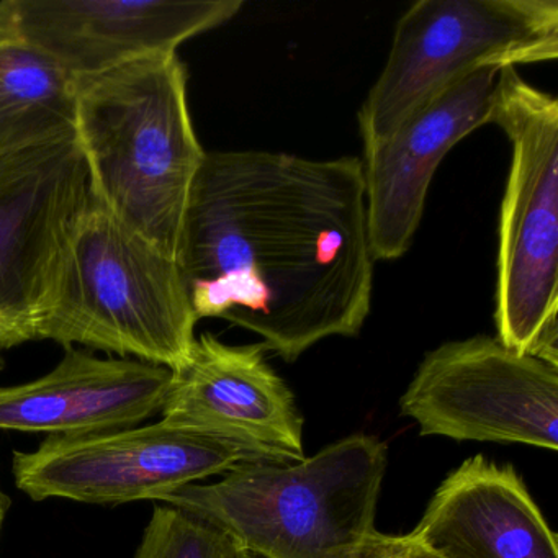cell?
Here are the masks:
<instances>
[{
    "label": "cell",
    "mask_w": 558,
    "mask_h": 558,
    "mask_svg": "<svg viewBox=\"0 0 558 558\" xmlns=\"http://www.w3.org/2000/svg\"><path fill=\"white\" fill-rule=\"evenodd\" d=\"M178 264L197 319H227L286 361L357 336L375 267L361 159L205 153Z\"/></svg>",
    "instance_id": "1"
},
{
    "label": "cell",
    "mask_w": 558,
    "mask_h": 558,
    "mask_svg": "<svg viewBox=\"0 0 558 558\" xmlns=\"http://www.w3.org/2000/svg\"><path fill=\"white\" fill-rule=\"evenodd\" d=\"M76 80L74 135L89 192L123 227L178 260L189 195L205 153L178 54Z\"/></svg>",
    "instance_id": "2"
},
{
    "label": "cell",
    "mask_w": 558,
    "mask_h": 558,
    "mask_svg": "<svg viewBox=\"0 0 558 558\" xmlns=\"http://www.w3.org/2000/svg\"><path fill=\"white\" fill-rule=\"evenodd\" d=\"M387 469V444L359 433L300 462L241 463L161 502L263 558H364Z\"/></svg>",
    "instance_id": "3"
},
{
    "label": "cell",
    "mask_w": 558,
    "mask_h": 558,
    "mask_svg": "<svg viewBox=\"0 0 558 558\" xmlns=\"http://www.w3.org/2000/svg\"><path fill=\"white\" fill-rule=\"evenodd\" d=\"M197 322L178 260L119 223L89 192L61 253L38 341L172 371L191 354Z\"/></svg>",
    "instance_id": "4"
},
{
    "label": "cell",
    "mask_w": 558,
    "mask_h": 558,
    "mask_svg": "<svg viewBox=\"0 0 558 558\" xmlns=\"http://www.w3.org/2000/svg\"><path fill=\"white\" fill-rule=\"evenodd\" d=\"M492 123L512 149L499 217L496 338L558 365V100L505 68Z\"/></svg>",
    "instance_id": "5"
},
{
    "label": "cell",
    "mask_w": 558,
    "mask_h": 558,
    "mask_svg": "<svg viewBox=\"0 0 558 558\" xmlns=\"http://www.w3.org/2000/svg\"><path fill=\"white\" fill-rule=\"evenodd\" d=\"M557 57V0H420L398 22L387 64L362 104L364 146L465 74Z\"/></svg>",
    "instance_id": "6"
},
{
    "label": "cell",
    "mask_w": 558,
    "mask_h": 558,
    "mask_svg": "<svg viewBox=\"0 0 558 558\" xmlns=\"http://www.w3.org/2000/svg\"><path fill=\"white\" fill-rule=\"evenodd\" d=\"M267 462L240 444L159 421L106 433L51 434L32 452L15 450V485L35 501L116 506L162 501L184 486L241 463Z\"/></svg>",
    "instance_id": "7"
},
{
    "label": "cell",
    "mask_w": 558,
    "mask_h": 558,
    "mask_svg": "<svg viewBox=\"0 0 558 558\" xmlns=\"http://www.w3.org/2000/svg\"><path fill=\"white\" fill-rule=\"evenodd\" d=\"M421 436L558 450V365L475 336L427 352L400 400Z\"/></svg>",
    "instance_id": "8"
},
{
    "label": "cell",
    "mask_w": 558,
    "mask_h": 558,
    "mask_svg": "<svg viewBox=\"0 0 558 558\" xmlns=\"http://www.w3.org/2000/svg\"><path fill=\"white\" fill-rule=\"evenodd\" d=\"M87 198L74 130L0 155V349L38 341L61 253Z\"/></svg>",
    "instance_id": "9"
},
{
    "label": "cell",
    "mask_w": 558,
    "mask_h": 558,
    "mask_svg": "<svg viewBox=\"0 0 558 558\" xmlns=\"http://www.w3.org/2000/svg\"><path fill=\"white\" fill-rule=\"evenodd\" d=\"M505 68H482L440 90L390 135L364 146L365 202L375 260L408 253L434 172L460 140L492 123Z\"/></svg>",
    "instance_id": "10"
},
{
    "label": "cell",
    "mask_w": 558,
    "mask_h": 558,
    "mask_svg": "<svg viewBox=\"0 0 558 558\" xmlns=\"http://www.w3.org/2000/svg\"><path fill=\"white\" fill-rule=\"evenodd\" d=\"M19 37L73 77L96 76L143 58L175 54L220 27L241 0H12Z\"/></svg>",
    "instance_id": "11"
},
{
    "label": "cell",
    "mask_w": 558,
    "mask_h": 558,
    "mask_svg": "<svg viewBox=\"0 0 558 558\" xmlns=\"http://www.w3.org/2000/svg\"><path fill=\"white\" fill-rule=\"evenodd\" d=\"M264 352L263 342L230 345L204 332L171 371L162 421L240 444L267 462L305 459L295 397Z\"/></svg>",
    "instance_id": "12"
},
{
    "label": "cell",
    "mask_w": 558,
    "mask_h": 558,
    "mask_svg": "<svg viewBox=\"0 0 558 558\" xmlns=\"http://www.w3.org/2000/svg\"><path fill=\"white\" fill-rule=\"evenodd\" d=\"M171 377L162 365L66 348L50 374L0 387V429L81 436L140 426L161 413Z\"/></svg>",
    "instance_id": "13"
},
{
    "label": "cell",
    "mask_w": 558,
    "mask_h": 558,
    "mask_svg": "<svg viewBox=\"0 0 558 558\" xmlns=\"http://www.w3.org/2000/svg\"><path fill=\"white\" fill-rule=\"evenodd\" d=\"M408 535L439 558H558L557 534L522 476L483 456L447 475Z\"/></svg>",
    "instance_id": "14"
},
{
    "label": "cell",
    "mask_w": 558,
    "mask_h": 558,
    "mask_svg": "<svg viewBox=\"0 0 558 558\" xmlns=\"http://www.w3.org/2000/svg\"><path fill=\"white\" fill-rule=\"evenodd\" d=\"M76 80L24 40L0 45V155L74 130Z\"/></svg>",
    "instance_id": "15"
},
{
    "label": "cell",
    "mask_w": 558,
    "mask_h": 558,
    "mask_svg": "<svg viewBox=\"0 0 558 558\" xmlns=\"http://www.w3.org/2000/svg\"><path fill=\"white\" fill-rule=\"evenodd\" d=\"M240 550L223 532L174 508L156 505L135 558H233Z\"/></svg>",
    "instance_id": "16"
},
{
    "label": "cell",
    "mask_w": 558,
    "mask_h": 558,
    "mask_svg": "<svg viewBox=\"0 0 558 558\" xmlns=\"http://www.w3.org/2000/svg\"><path fill=\"white\" fill-rule=\"evenodd\" d=\"M364 558H439L421 547L410 535H387L377 531Z\"/></svg>",
    "instance_id": "17"
},
{
    "label": "cell",
    "mask_w": 558,
    "mask_h": 558,
    "mask_svg": "<svg viewBox=\"0 0 558 558\" xmlns=\"http://www.w3.org/2000/svg\"><path fill=\"white\" fill-rule=\"evenodd\" d=\"M21 40L19 37L17 22H15L14 5L12 0L0 2V45Z\"/></svg>",
    "instance_id": "18"
},
{
    "label": "cell",
    "mask_w": 558,
    "mask_h": 558,
    "mask_svg": "<svg viewBox=\"0 0 558 558\" xmlns=\"http://www.w3.org/2000/svg\"><path fill=\"white\" fill-rule=\"evenodd\" d=\"M9 508H11V498L0 489V532H2V525H4Z\"/></svg>",
    "instance_id": "19"
},
{
    "label": "cell",
    "mask_w": 558,
    "mask_h": 558,
    "mask_svg": "<svg viewBox=\"0 0 558 558\" xmlns=\"http://www.w3.org/2000/svg\"><path fill=\"white\" fill-rule=\"evenodd\" d=\"M233 558H263V557H259V555L251 554V551L238 550L236 554H234Z\"/></svg>",
    "instance_id": "20"
},
{
    "label": "cell",
    "mask_w": 558,
    "mask_h": 558,
    "mask_svg": "<svg viewBox=\"0 0 558 558\" xmlns=\"http://www.w3.org/2000/svg\"><path fill=\"white\" fill-rule=\"evenodd\" d=\"M4 368V359H2V355H0V371Z\"/></svg>",
    "instance_id": "21"
}]
</instances>
